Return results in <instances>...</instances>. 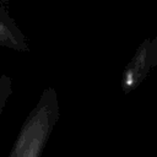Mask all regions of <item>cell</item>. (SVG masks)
<instances>
[{
    "instance_id": "obj_1",
    "label": "cell",
    "mask_w": 157,
    "mask_h": 157,
    "mask_svg": "<svg viewBox=\"0 0 157 157\" xmlns=\"http://www.w3.org/2000/svg\"><path fill=\"white\" fill-rule=\"evenodd\" d=\"M60 118L58 93L45 87L25 119L7 157H40Z\"/></svg>"
},
{
    "instance_id": "obj_2",
    "label": "cell",
    "mask_w": 157,
    "mask_h": 157,
    "mask_svg": "<svg viewBox=\"0 0 157 157\" xmlns=\"http://www.w3.org/2000/svg\"><path fill=\"white\" fill-rule=\"evenodd\" d=\"M0 47L17 52L29 50L27 38L11 17L9 9L2 1H0Z\"/></svg>"
},
{
    "instance_id": "obj_3",
    "label": "cell",
    "mask_w": 157,
    "mask_h": 157,
    "mask_svg": "<svg viewBox=\"0 0 157 157\" xmlns=\"http://www.w3.org/2000/svg\"><path fill=\"white\" fill-rule=\"evenodd\" d=\"M151 71L148 64V44L147 39L141 43L139 49L136 50L131 61L126 65L123 80H121V88L125 93L134 90Z\"/></svg>"
},
{
    "instance_id": "obj_4",
    "label": "cell",
    "mask_w": 157,
    "mask_h": 157,
    "mask_svg": "<svg viewBox=\"0 0 157 157\" xmlns=\"http://www.w3.org/2000/svg\"><path fill=\"white\" fill-rule=\"evenodd\" d=\"M12 94V80L7 75H0V117Z\"/></svg>"
},
{
    "instance_id": "obj_5",
    "label": "cell",
    "mask_w": 157,
    "mask_h": 157,
    "mask_svg": "<svg viewBox=\"0 0 157 157\" xmlns=\"http://www.w3.org/2000/svg\"><path fill=\"white\" fill-rule=\"evenodd\" d=\"M148 44V64L150 69L152 70L153 67L157 66V34L152 39H147Z\"/></svg>"
}]
</instances>
